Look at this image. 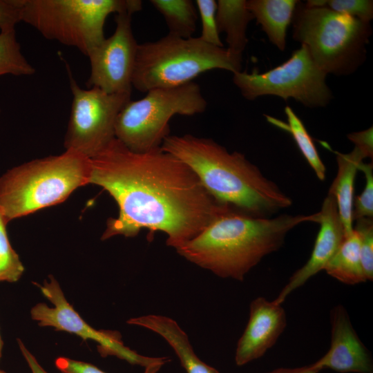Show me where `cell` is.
<instances>
[{
    "label": "cell",
    "mask_w": 373,
    "mask_h": 373,
    "mask_svg": "<svg viewBox=\"0 0 373 373\" xmlns=\"http://www.w3.org/2000/svg\"><path fill=\"white\" fill-rule=\"evenodd\" d=\"M90 167L89 184L106 191L119 209L107 220L102 240L148 229L165 233L166 245L175 249L235 210L213 198L186 164L161 147L136 153L114 138L90 158Z\"/></svg>",
    "instance_id": "6da1fadb"
},
{
    "label": "cell",
    "mask_w": 373,
    "mask_h": 373,
    "mask_svg": "<svg viewBox=\"0 0 373 373\" xmlns=\"http://www.w3.org/2000/svg\"><path fill=\"white\" fill-rule=\"evenodd\" d=\"M161 148L186 164L217 201L238 211L270 218L292 204L244 154L229 152L211 138L169 135Z\"/></svg>",
    "instance_id": "7a4b0ae2"
},
{
    "label": "cell",
    "mask_w": 373,
    "mask_h": 373,
    "mask_svg": "<svg viewBox=\"0 0 373 373\" xmlns=\"http://www.w3.org/2000/svg\"><path fill=\"white\" fill-rule=\"evenodd\" d=\"M318 220V213L258 218L231 210L175 249L186 260L218 277L243 281L264 257L282 247L291 229Z\"/></svg>",
    "instance_id": "3957f363"
},
{
    "label": "cell",
    "mask_w": 373,
    "mask_h": 373,
    "mask_svg": "<svg viewBox=\"0 0 373 373\" xmlns=\"http://www.w3.org/2000/svg\"><path fill=\"white\" fill-rule=\"evenodd\" d=\"M90 158L72 150L32 160L0 177V211L8 222L66 200L89 184Z\"/></svg>",
    "instance_id": "277c9868"
},
{
    "label": "cell",
    "mask_w": 373,
    "mask_h": 373,
    "mask_svg": "<svg viewBox=\"0 0 373 373\" xmlns=\"http://www.w3.org/2000/svg\"><path fill=\"white\" fill-rule=\"evenodd\" d=\"M242 55L211 45L198 37L167 35L138 44L132 86L142 93L180 86L213 69L241 71Z\"/></svg>",
    "instance_id": "5b68a950"
},
{
    "label": "cell",
    "mask_w": 373,
    "mask_h": 373,
    "mask_svg": "<svg viewBox=\"0 0 373 373\" xmlns=\"http://www.w3.org/2000/svg\"><path fill=\"white\" fill-rule=\"evenodd\" d=\"M291 23L293 39L307 48L327 75H349L364 63L372 32L370 23L299 1Z\"/></svg>",
    "instance_id": "8992f818"
},
{
    "label": "cell",
    "mask_w": 373,
    "mask_h": 373,
    "mask_svg": "<svg viewBox=\"0 0 373 373\" xmlns=\"http://www.w3.org/2000/svg\"><path fill=\"white\" fill-rule=\"evenodd\" d=\"M142 9L140 0H23L21 21L88 56L105 39L108 15Z\"/></svg>",
    "instance_id": "52a82bcc"
},
{
    "label": "cell",
    "mask_w": 373,
    "mask_h": 373,
    "mask_svg": "<svg viewBox=\"0 0 373 373\" xmlns=\"http://www.w3.org/2000/svg\"><path fill=\"white\" fill-rule=\"evenodd\" d=\"M207 106L200 86L193 82L152 89L143 98L130 100L122 108L115 124V137L133 152L157 149L169 135V122L173 115L200 114Z\"/></svg>",
    "instance_id": "ba28073f"
},
{
    "label": "cell",
    "mask_w": 373,
    "mask_h": 373,
    "mask_svg": "<svg viewBox=\"0 0 373 373\" xmlns=\"http://www.w3.org/2000/svg\"><path fill=\"white\" fill-rule=\"evenodd\" d=\"M233 82L247 99L275 95L285 101L293 98L308 108L326 106L333 95L326 84L327 74L313 61L307 48L301 45L280 65L265 73H233Z\"/></svg>",
    "instance_id": "9c48e42d"
},
{
    "label": "cell",
    "mask_w": 373,
    "mask_h": 373,
    "mask_svg": "<svg viewBox=\"0 0 373 373\" xmlns=\"http://www.w3.org/2000/svg\"><path fill=\"white\" fill-rule=\"evenodd\" d=\"M66 66L73 101L64 146L65 150L91 158L115 138L117 117L131 94L108 93L96 87L84 89L73 77L69 65Z\"/></svg>",
    "instance_id": "30bf717a"
},
{
    "label": "cell",
    "mask_w": 373,
    "mask_h": 373,
    "mask_svg": "<svg viewBox=\"0 0 373 373\" xmlns=\"http://www.w3.org/2000/svg\"><path fill=\"white\" fill-rule=\"evenodd\" d=\"M50 282L43 285L33 283L40 288L41 293L53 304V307L45 303H38L30 310L31 318L43 327H52L56 330L75 334L84 340L97 342L100 354L115 356L132 365L143 367L157 362L162 357H149L140 355L125 346L117 332L97 330L87 324L67 301L56 279L49 276Z\"/></svg>",
    "instance_id": "8fae6325"
},
{
    "label": "cell",
    "mask_w": 373,
    "mask_h": 373,
    "mask_svg": "<svg viewBox=\"0 0 373 373\" xmlns=\"http://www.w3.org/2000/svg\"><path fill=\"white\" fill-rule=\"evenodd\" d=\"M131 17L128 12L115 14L113 34L88 55L90 66L86 82L88 88L96 87L112 94H131L138 46Z\"/></svg>",
    "instance_id": "7c38bea8"
},
{
    "label": "cell",
    "mask_w": 373,
    "mask_h": 373,
    "mask_svg": "<svg viewBox=\"0 0 373 373\" xmlns=\"http://www.w3.org/2000/svg\"><path fill=\"white\" fill-rule=\"evenodd\" d=\"M286 325V313L281 304L264 297L253 300L247 324L237 343L236 364L243 366L262 357L274 345Z\"/></svg>",
    "instance_id": "4fadbf2b"
},
{
    "label": "cell",
    "mask_w": 373,
    "mask_h": 373,
    "mask_svg": "<svg viewBox=\"0 0 373 373\" xmlns=\"http://www.w3.org/2000/svg\"><path fill=\"white\" fill-rule=\"evenodd\" d=\"M331 343L329 350L312 365L341 372L372 373L373 363L367 348L352 325L346 309L341 305L330 314Z\"/></svg>",
    "instance_id": "5bb4252c"
},
{
    "label": "cell",
    "mask_w": 373,
    "mask_h": 373,
    "mask_svg": "<svg viewBox=\"0 0 373 373\" xmlns=\"http://www.w3.org/2000/svg\"><path fill=\"white\" fill-rule=\"evenodd\" d=\"M318 213L317 223L320 224V229L310 257L302 267L292 274L277 297L273 300L277 304L282 305L291 292L319 271L324 270L345 236L344 228L333 195L327 194Z\"/></svg>",
    "instance_id": "9a60e30c"
},
{
    "label": "cell",
    "mask_w": 373,
    "mask_h": 373,
    "mask_svg": "<svg viewBox=\"0 0 373 373\" xmlns=\"http://www.w3.org/2000/svg\"><path fill=\"white\" fill-rule=\"evenodd\" d=\"M126 323L142 327L162 336L173 350L186 373H220L196 355L187 334L171 318L147 314L131 318Z\"/></svg>",
    "instance_id": "2e32d148"
},
{
    "label": "cell",
    "mask_w": 373,
    "mask_h": 373,
    "mask_svg": "<svg viewBox=\"0 0 373 373\" xmlns=\"http://www.w3.org/2000/svg\"><path fill=\"white\" fill-rule=\"evenodd\" d=\"M333 152L336 155L338 170L328 194L335 198L345 236H347L353 230L352 210L355 178L358 164L366 157L355 146L349 153L334 151Z\"/></svg>",
    "instance_id": "e0dca14e"
},
{
    "label": "cell",
    "mask_w": 373,
    "mask_h": 373,
    "mask_svg": "<svg viewBox=\"0 0 373 373\" xmlns=\"http://www.w3.org/2000/svg\"><path fill=\"white\" fill-rule=\"evenodd\" d=\"M297 0H248L247 6L269 41L280 50L286 46L287 30Z\"/></svg>",
    "instance_id": "ac0fdd59"
},
{
    "label": "cell",
    "mask_w": 373,
    "mask_h": 373,
    "mask_svg": "<svg viewBox=\"0 0 373 373\" xmlns=\"http://www.w3.org/2000/svg\"><path fill=\"white\" fill-rule=\"evenodd\" d=\"M254 16L246 0H218L216 23L219 33L226 35L227 48L232 53L242 55L248 43L247 28Z\"/></svg>",
    "instance_id": "d6986e66"
},
{
    "label": "cell",
    "mask_w": 373,
    "mask_h": 373,
    "mask_svg": "<svg viewBox=\"0 0 373 373\" xmlns=\"http://www.w3.org/2000/svg\"><path fill=\"white\" fill-rule=\"evenodd\" d=\"M328 275L346 285L366 282L361 259L360 241L353 229L345 236L335 254L324 268Z\"/></svg>",
    "instance_id": "ffe728a7"
},
{
    "label": "cell",
    "mask_w": 373,
    "mask_h": 373,
    "mask_svg": "<svg viewBox=\"0 0 373 373\" xmlns=\"http://www.w3.org/2000/svg\"><path fill=\"white\" fill-rule=\"evenodd\" d=\"M152 6L162 15L169 35L188 39L196 30L198 10L191 0H151Z\"/></svg>",
    "instance_id": "44dd1931"
},
{
    "label": "cell",
    "mask_w": 373,
    "mask_h": 373,
    "mask_svg": "<svg viewBox=\"0 0 373 373\" xmlns=\"http://www.w3.org/2000/svg\"><path fill=\"white\" fill-rule=\"evenodd\" d=\"M285 113L287 122L265 115L269 122L291 134L298 148L320 180L325 178L326 168L322 162L314 141L301 119L291 108L287 106Z\"/></svg>",
    "instance_id": "7402d4cb"
},
{
    "label": "cell",
    "mask_w": 373,
    "mask_h": 373,
    "mask_svg": "<svg viewBox=\"0 0 373 373\" xmlns=\"http://www.w3.org/2000/svg\"><path fill=\"white\" fill-rule=\"evenodd\" d=\"M35 68L23 55L15 29L0 32V76L32 75Z\"/></svg>",
    "instance_id": "603a6c76"
},
{
    "label": "cell",
    "mask_w": 373,
    "mask_h": 373,
    "mask_svg": "<svg viewBox=\"0 0 373 373\" xmlns=\"http://www.w3.org/2000/svg\"><path fill=\"white\" fill-rule=\"evenodd\" d=\"M8 222L0 211V282H17L24 271L18 254L12 249L7 233Z\"/></svg>",
    "instance_id": "cb8c5ba5"
},
{
    "label": "cell",
    "mask_w": 373,
    "mask_h": 373,
    "mask_svg": "<svg viewBox=\"0 0 373 373\" xmlns=\"http://www.w3.org/2000/svg\"><path fill=\"white\" fill-rule=\"evenodd\" d=\"M308 6L326 7L334 12L370 23L373 19L372 0H309Z\"/></svg>",
    "instance_id": "d4e9b609"
},
{
    "label": "cell",
    "mask_w": 373,
    "mask_h": 373,
    "mask_svg": "<svg viewBox=\"0 0 373 373\" xmlns=\"http://www.w3.org/2000/svg\"><path fill=\"white\" fill-rule=\"evenodd\" d=\"M353 229L360 241V254L363 270L367 280H373V220L363 218L356 220Z\"/></svg>",
    "instance_id": "484cf974"
},
{
    "label": "cell",
    "mask_w": 373,
    "mask_h": 373,
    "mask_svg": "<svg viewBox=\"0 0 373 373\" xmlns=\"http://www.w3.org/2000/svg\"><path fill=\"white\" fill-rule=\"evenodd\" d=\"M195 2L202 26L201 35L199 37L207 44L223 47L216 23L217 1L215 0H196Z\"/></svg>",
    "instance_id": "4316f807"
},
{
    "label": "cell",
    "mask_w": 373,
    "mask_h": 373,
    "mask_svg": "<svg viewBox=\"0 0 373 373\" xmlns=\"http://www.w3.org/2000/svg\"><path fill=\"white\" fill-rule=\"evenodd\" d=\"M365 176V184L362 193L353 202V222L363 218L373 216V164L361 162L358 166Z\"/></svg>",
    "instance_id": "83f0119b"
},
{
    "label": "cell",
    "mask_w": 373,
    "mask_h": 373,
    "mask_svg": "<svg viewBox=\"0 0 373 373\" xmlns=\"http://www.w3.org/2000/svg\"><path fill=\"white\" fill-rule=\"evenodd\" d=\"M169 361V358L162 357L159 361L145 367L143 373H157ZM55 365L61 373H106L93 364L66 357L57 358Z\"/></svg>",
    "instance_id": "f1b7e54d"
},
{
    "label": "cell",
    "mask_w": 373,
    "mask_h": 373,
    "mask_svg": "<svg viewBox=\"0 0 373 373\" xmlns=\"http://www.w3.org/2000/svg\"><path fill=\"white\" fill-rule=\"evenodd\" d=\"M23 0H0V30L15 29L21 21Z\"/></svg>",
    "instance_id": "f546056e"
},
{
    "label": "cell",
    "mask_w": 373,
    "mask_h": 373,
    "mask_svg": "<svg viewBox=\"0 0 373 373\" xmlns=\"http://www.w3.org/2000/svg\"><path fill=\"white\" fill-rule=\"evenodd\" d=\"M347 138L354 144V146L359 149L365 157H373V128L353 132L347 135Z\"/></svg>",
    "instance_id": "4dcf8cb0"
},
{
    "label": "cell",
    "mask_w": 373,
    "mask_h": 373,
    "mask_svg": "<svg viewBox=\"0 0 373 373\" xmlns=\"http://www.w3.org/2000/svg\"><path fill=\"white\" fill-rule=\"evenodd\" d=\"M19 349L26 359L32 373H47L45 370L40 365L36 358L32 354L26 347L20 339H17Z\"/></svg>",
    "instance_id": "1f68e13d"
},
{
    "label": "cell",
    "mask_w": 373,
    "mask_h": 373,
    "mask_svg": "<svg viewBox=\"0 0 373 373\" xmlns=\"http://www.w3.org/2000/svg\"><path fill=\"white\" fill-rule=\"evenodd\" d=\"M320 370L312 364L295 368L280 367L267 372L266 373H318Z\"/></svg>",
    "instance_id": "d6a6232c"
},
{
    "label": "cell",
    "mask_w": 373,
    "mask_h": 373,
    "mask_svg": "<svg viewBox=\"0 0 373 373\" xmlns=\"http://www.w3.org/2000/svg\"><path fill=\"white\" fill-rule=\"evenodd\" d=\"M3 345V341H2L1 338V335H0V358H1V350H2Z\"/></svg>",
    "instance_id": "836d02e7"
},
{
    "label": "cell",
    "mask_w": 373,
    "mask_h": 373,
    "mask_svg": "<svg viewBox=\"0 0 373 373\" xmlns=\"http://www.w3.org/2000/svg\"><path fill=\"white\" fill-rule=\"evenodd\" d=\"M0 373H6V372L3 370H0Z\"/></svg>",
    "instance_id": "e575fe53"
},
{
    "label": "cell",
    "mask_w": 373,
    "mask_h": 373,
    "mask_svg": "<svg viewBox=\"0 0 373 373\" xmlns=\"http://www.w3.org/2000/svg\"><path fill=\"white\" fill-rule=\"evenodd\" d=\"M0 111H1V110H0Z\"/></svg>",
    "instance_id": "d590c367"
}]
</instances>
